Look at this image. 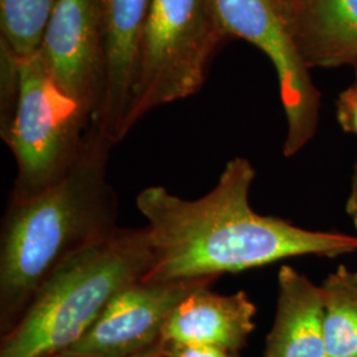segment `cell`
Instances as JSON below:
<instances>
[{"instance_id":"obj_5","label":"cell","mask_w":357,"mask_h":357,"mask_svg":"<svg viewBox=\"0 0 357 357\" xmlns=\"http://www.w3.org/2000/svg\"><path fill=\"white\" fill-rule=\"evenodd\" d=\"M227 38L212 0H151L126 131L153 109L196 94L218 45Z\"/></svg>"},{"instance_id":"obj_12","label":"cell","mask_w":357,"mask_h":357,"mask_svg":"<svg viewBox=\"0 0 357 357\" xmlns=\"http://www.w3.org/2000/svg\"><path fill=\"white\" fill-rule=\"evenodd\" d=\"M308 68L357 63V0H289Z\"/></svg>"},{"instance_id":"obj_18","label":"cell","mask_w":357,"mask_h":357,"mask_svg":"<svg viewBox=\"0 0 357 357\" xmlns=\"http://www.w3.org/2000/svg\"><path fill=\"white\" fill-rule=\"evenodd\" d=\"M128 357H165L163 356V349H162V343L155 345L153 348L141 352V354H137V355H132V356Z\"/></svg>"},{"instance_id":"obj_1","label":"cell","mask_w":357,"mask_h":357,"mask_svg":"<svg viewBox=\"0 0 357 357\" xmlns=\"http://www.w3.org/2000/svg\"><path fill=\"white\" fill-rule=\"evenodd\" d=\"M255 178L248 159L233 158L200 199H181L162 185L139 192L137 206L153 255L143 281L216 280L286 258L357 252V236L303 229L255 212L249 200Z\"/></svg>"},{"instance_id":"obj_3","label":"cell","mask_w":357,"mask_h":357,"mask_svg":"<svg viewBox=\"0 0 357 357\" xmlns=\"http://www.w3.org/2000/svg\"><path fill=\"white\" fill-rule=\"evenodd\" d=\"M144 229L116 228L68 257L6 332L0 357H57L89 331L116 294L151 266Z\"/></svg>"},{"instance_id":"obj_4","label":"cell","mask_w":357,"mask_h":357,"mask_svg":"<svg viewBox=\"0 0 357 357\" xmlns=\"http://www.w3.org/2000/svg\"><path fill=\"white\" fill-rule=\"evenodd\" d=\"M91 119L52 78L40 53L19 59V91L13 118L0 130L17 174L13 200H23L60 181L75 166Z\"/></svg>"},{"instance_id":"obj_16","label":"cell","mask_w":357,"mask_h":357,"mask_svg":"<svg viewBox=\"0 0 357 357\" xmlns=\"http://www.w3.org/2000/svg\"><path fill=\"white\" fill-rule=\"evenodd\" d=\"M162 349L165 357H238L222 349L205 345L162 343Z\"/></svg>"},{"instance_id":"obj_14","label":"cell","mask_w":357,"mask_h":357,"mask_svg":"<svg viewBox=\"0 0 357 357\" xmlns=\"http://www.w3.org/2000/svg\"><path fill=\"white\" fill-rule=\"evenodd\" d=\"M59 0H0L1 41L19 57L38 53Z\"/></svg>"},{"instance_id":"obj_15","label":"cell","mask_w":357,"mask_h":357,"mask_svg":"<svg viewBox=\"0 0 357 357\" xmlns=\"http://www.w3.org/2000/svg\"><path fill=\"white\" fill-rule=\"evenodd\" d=\"M336 115L344 131L357 135V81L339 96Z\"/></svg>"},{"instance_id":"obj_13","label":"cell","mask_w":357,"mask_h":357,"mask_svg":"<svg viewBox=\"0 0 357 357\" xmlns=\"http://www.w3.org/2000/svg\"><path fill=\"white\" fill-rule=\"evenodd\" d=\"M328 357H357V271L339 266L320 286Z\"/></svg>"},{"instance_id":"obj_8","label":"cell","mask_w":357,"mask_h":357,"mask_svg":"<svg viewBox=\"0 0 357 357\" xmlns=\"http://www.w3.org/2000/svg\"><path fill=\"white\" fill-rule=\"evenodd\" d=\"M213 281L135 282L116 294L89 331L57 357H128L144 352L160 343L178 303Z\"/></svg>"},{"instance_id":"obj_2","label":"cell","mask_w":357,"mask_h":357,"mask_svg":"<svg viewBox=\"0 0 357 357\" xmlns=\"http://www.w3.org/2000/svg\"><path fill=\"white\" fill-rule=\"evenodd\" d=\"M113 143L90 128L64 178L23 200H11L0 240V320L6 332L40 286L79 249L114 231L116 196L106 178Z\"/></svg>"},{"instance_id":"obj_7","label":"cell","mask_w":357,"mask_h":357,"mask_svg":"<svg viewBox=\"0 0 357 357\" xmlns=\"http://www.w3.org/2000/svg\"><path fill=\"white\" fill-rule=\"evenodd\" d=\"M38 53L52 78L96 128L105 96L102 0H59Z\"/></svg>"},{"instance_id":"obj_9","label":"cell","mask_w":357,"mask_h":357,"mask_svg":"<svg viewBox=\"0 0 357 357\" xmlns=\"http://www.w3.org/2000/svg\"><path fill=\"white\" fill-rule=\"evenodd\" d=\"M151 0H102L105 96L96 128L113 144L126 135L142 33Z\"/></svg>"},{"instance_id":"obj_19","label":"cell","mask_w":357,"mask_h":357,"mask_svg":"<svg viewBox=\"0 0 357 357\" xmlns=\"http://www.w3.org/2000/svg\"><path fill=\"white\" fill-rule=\"evenodd\" d=\"M355 70H356V81H357V63L355 64Z\"/></svg>"},{"instance_id":"obj_6","label":"cell","mask_w":357,"mask_h":357,"mask_svg":"<svg viewBox=\"0 0 357 357\" xmlns=\"http://www.w3.org/2000/svg\"><path fill=\"white\" fill-rule=\"evenodd\" d=\"M227 38H243L273 63L287 118L284 156L299 153L318 126L320 94L298 45L289 0H212Z\"/></svg>"},{"instance_id":"obj_10","label":"cell","mask_w":357,"mask_h":357,"mask_svg":"<svg viewBox=\"0 0 357 357\" xmlns=\"http://www.w3.org/2000/svg\"><path fill=\"white\" fill-rule=\"evenodd\" d=\"M208 287L193 290L178 303L160 342L213 347L237 355L255 331L257 307L243 291L222 295Z\"/></svg>"},{"instance_id":"obj_17","label":"cell","mask_w":357,"mask_h":357,"mask_svg":"<svg viewBox=\"0 0 357 357\" xmlns=\"http://www.w3.org/2000/svg\"><path fill=\"white\" fill-rule=\"evenodd\" d=\"M345 211L348 213V216L352 218L354 225L357 229V165L355 168V175H354V183H352V190L349 193V197L347 200L345 205Z\"/></svg>"},{"instance_id":"obj_11","label":"cell","mask_w":357,"mask_h":357,"mask_svg":"<svg viewBox=\"0 0 357 357\" xmlns=\"http://www.w3.org/2000/svg\"><path fill=\"white\" fill-rule=\"evenodd\" d=\"M265 357H328L321 287L295 268L278 270V301Z\"/></svg>"}]
</instances>
